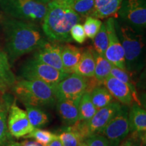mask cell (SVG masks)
<instances>
[{
    "instance_id": "6da1fadb",
    "label": "cell",
    "mask_w": 146,
    "mask_h": 146,
    "mask_svg": "<svg viewBox=\"0 0 146 146\" xmlns=\"http://www.w3.org/2000/svg\"><path fill=\"white\" fill-rule=\"evenodd\" d=\"M2 29L5 52L11 63L36 50L47 41L42 29L34 23L7 18L2 21Z\"/></svg>"
},
{
    "instance_id": "d6a6232c",
    "label": "cell",
    "mask_w": 146,
    "mask_h": 146,
    "mask_svg": "<svg viewBox=\"0 0 146 146\" xmlns=\"http://www.w3.org/2000/svg\"><path fill=\"white\" fill-rule=\"evenodd\" d=\"M21 143L23 146H42L39 143H36L35 141H25Z\"/></svg>"
},
{
    "instance_id": "83f0119b",
    "label": "cell",
    "mask_w": 146,
    "mask_h": 146,
    "mask_svg": "<svg viewBox=\"0 0 146 146\" xmlns=\"http://www.w3.org/2000/svg\"><path fill=\"white\" fill-rule=\"evenodd\" d=\"M102 23H103L99 18L93 17V16L86 17L83 26L87 37L91 39H94V36L99 31Z\"/></svg>"
},
{
    "instance_id": "484cf974",
    "label": "cell",
    "mask_w": 146,
    "mask_h": 146,
    "mask_svg": "<svg viewBox=\"0 0 146 146\" xmlns=\"http://www.w3.org/2000/svg\"><path fill=\"white\" fill-rule=\"evenodd\" d=\"M81 17L91 16L94 9V0H75L68 5Z\"/></svg>"
},
{
    "instance_id": "ffe728a7",
    "label": "cell",
    "mask_w": 146,
    "mask_h": 146,
    "mask_svg": "<svg viewBox=\"0 0 146 146\" xmlns=\"http://www.w3.org/2000/svg\"><path fill=\"white\" fill-rule=\"evenodd\" d=\"M93 54H94L95 63H96L94 78L102 84L106 78L110 75V72L113 65L104 56L98 54L94 48H93Z\"/></svg>"
},
{
    "instance_id": "603a6c76",
    "label": "cell",
    "mask_w": 146,
    "mask_h": 146,
    "mask_svg": "<svg viewBox=\"0 0 146 146\" xmlns=\"http://www.w3.org/2000/svg\"><path fill=\"white\" fill-rule=\"evenodd\" d=\"M25 106L26 107V112L30 123L35 129H39L49 123L50 120L48 115L41 108L31 105Z\"/></svg>"
},
{
    "instance_id": "ac0fdd59",
    "label": "cell",
    "mask_w": 146,
    "mask_h": 146,
    "mask_svg": "<svg viewBox=\"0 0 146 146\" xmlns=\"http://www.w3.org/2000/svg\"><path fill=\"white\" fill-rule=\"evenodd\" d=\"M16 83V77L11 70L8 56L0 50V91L12 88Z\"/></svg>"
},
{
    "instance_id": "f546056e",
    "label": "cell",
    "mask_w": 146,
    "mask_h": 146,
    "mask_svg": "<svg viewBox=\"0 0 146 146\" xmlns=\"http://www.w3.org/2000/svg\"><path fill=\"white\" fill-rule=\"evenodd\" d=\"M8 134L6 111L0 107V146L8 139Z\"/></svg>"
},
{
    "instance_id": "8fae6325",
    "label": "cell",
    "mask_w": 146,
    "mask_h": 146,
    "mask_svg": "<svg viewBox=\"0 0 146 146\" xmlns=\"http://www.w3.org/2000/svg\"><path fill=\"white\" fill-rule=\"evenodd\" d=\"M7 125L9 133L16 138L25 137L35 129L30 123L26 111L18 107L16 103L10 107Z\"/></svg>"
},
{
    "instance_id": "8d00e7d4",
    "label": "cell",
    "mask_w": 146,
    "mask_h": 146,
    "mask_svg": "<svg viewBox=\"0 0 146 146\" xmlns=\"http://www.w3.org/2000/svg\"><path fill=\"white\" fill-rule=\"evenodd\" d=\"M35 1H39V2L42 3H43V4L47 5L48 3H51V1H52V0H35Z\"/></svg>"
},
{
    "instance_id": "ba28073f",
    "label": "cell",
    "mask_w": 146,
    "mask_h": 146,
    "mask_svg": "<svg viewBox=\"0 0 146 146\" xmlns=\"http://www.w3.org/2000/svg\"><path fill=\"white\" fill-rule=\"evenodd\" d=\"M87 78L72 73L53 86L56 99L79 101L86 91Z\"/></svg>"
},
{
    "instance_id": "44dd1931",
    "label": "cell",
    "mask_w": 146,
    "mask_h": 146,
    "mask_svg": "<svg viewBox=\"0 0 146 146\" xmlns=\"http://www.w3.org/2000/svg\"><path fill=\"white\" fill-rule=\"evenodd\" d=\"M97 110L91 101L90 93L85 91L78 103V120L88 121L94 116Z\"/></svg>"
},
{
    "instance_id": "836d02e7",
    "label": "cell",
    "mask_w": 146,
    "mask_h": 146,
    "mask_svg": "<svg viewBox=\"0 0 146 146\" xmlns=\"http://www.w3.org/2000/svg\"><path fill=\"white\" fill-rule=\"evenodd\" d=\"M46 146H63L62 144L61 141H60V139L58 138V136L56 137L55 139L53 140V141L48 144V145Z\"/></svg>"
},
{
    "instance_id": "9c48e42d",
    "label": "cell",
    "mask_w": 146,
    "mask_h": 146,
    "mask_svg": "<svg viewBox=\"0 0 146 146\" xmlns=\"http://www.w3.org/2000/svg\"><path fill=\"white\" fill-rule=\"evenodd\" d=\"M129 132V108L126 105H122L118 112L102 131L101 135L108 140L110 143L119 145Z\"/></svg>"
},
{
    "instance_id": "30bf717a",
    "label": "cell",
    "mask_w": 146,
    "mask_h": 146,
    "mask_svg": "<svg viewBox=\"0 0 146 146\" xmlns=\"http://www.w3.org/2000/svg\"><path fill=\"white\" fill-rule=\"evenodd\" d=\"M114 17H110L105 22L106 26L108 44L104 57L113 66L122 70H126L125 53L121 43L116 33L114 25Z\"/></svg>"
},
{
    "instance_id": "4dcf8cb0",
    "label": "cell",
    "mask_w": 146,
    "mask_h": 146,
    "mask_svg": "<svg viewBox=\"0 0 146 146\" xmlns=\"http://www.w3.org/2000/svg\"><path fill=\"white\" fill-rule=\"evenodd\" d=\"M70 36L72 41L74 40L76 43L82 44L86 41L87 36L84 31L83 26L80 23L74 25L70 30Z\"/></svg>"
},
{
    "instance_id": "7a4b0ae2",
    "label": "cell",
    "mask_w": 146,
    "mask_h": 146,
    "mask_svg": "<svg viewBox=\"0 0 146 146\" xmlns=\"http://www.w3.org/2000/svg\"><path fill=\"white\" fill-rule=\"evenodd\" d=\"M81 21V16L68 5L51 2L47 5L46 13L42 21V31L51 42L70 43L72 41L71 29Z\"/></svg>"
},
{
    "instance_id": "5bb4252c",
    "label": "cell",
    "mask_w": 146,
    "mask_h": 146,
    "mask_svg": "<svg viewBox=\"0 0 146 146\" xmlns=\"http://www.w3.org/2000/svg\"><path fill=\"white\" fill-rule=\"evenodd\" d=\"M78 103L79 101L70 100H58L56 102L58 114L66 125H74L78 120Z\"/></svg>"
},
{
    "instance_id": "d6986e66",
    "label": "cell",
    "mask_w": 146,
    "mask_h": 146,
    "mask_svg": "<svg viewBox=\"0 0 146 146\" xmlns=\"http://www.w3.org/2000/svg\"><path fill=\"white\" fill-rule=\"evenodd\" d=\"M95 59L93 54L92 47H87L82 52L81 58L77 66L74 70V73L79 74L86 78L94 76Z\"/></svg>"
},
{
    "instance_id": "52a82bcc",
    "label": "cell",
    "mask_w": 146,
    "mask_h": 146,
    "mask_svg": "<svg viewBox=\"0 0 146 146\" xmlns=\"http://www.w3.org/2000/svg\"><path fill=\"white\" fill-rule=\"evenodd\" d=\"M117 14L120 21L143 33L146 28L145 0H123Z\"/></svg>"
},
{
    "instance_id": "e575fe53",
    "label": "cell",
    "mask_w": 146,
    "mask_h": 146,
    "mask_svg": "<svg viewBox=\"0 0 146 146\" xmlns=\"http://www.w3.org/2000/svg\"><path fill=\"white\" fill-rule=\"evenodd\" d=\"M133 142V138L132 137H130L129 138L126 139L125 141H123L121 143H119V145L118 146H131V143Z\"/></svg>"
},
{
    "instance_id": "cb8c5ba5",
    "label": "cell",
    "mask_w": 146,
    "mask_h": 146,
    "mask_svg": "<svg viewBox=\"0 0 146 146\" xmlns=\"http://www.w3.org/2000/svg\"><path fill=\"white\" fill-rule=\"evenodd\" d=\"M110 75L118 78V80L123 82L124 83H125L129 87L131 93H132L134 103L135 102L137 104L140 106V102L138 98V94L136 89L135 83H134V81L131 78V75L129 74V71L122 70V69L118 68V67L112 66V70H111L110 72Z\"/></svg>"
},
{
    "instance_id": "4fadbf2b",
    "label": "cell",
    "mask_w": 146,
    "mask_h": 146,
    "mask_svg": "<svg viewBox=\"0 0 146 146\" xmlns=\"http://www.w3.org/2000/svg\"><path fill=\"white\" fill-rule=\"evenodd\" d=\"M113 98L123 105L131 106L134 104L132 93L129 87L118 78L110 75L102 83Z\"/></svg>"
},
{
    "instance_id": "5b68a950",
    "label": "cell",
    "mask_w": 146,
    "mask_h": 146,
    "mask_svg": "<svg viewBox=\"0 0 146 146\" xmlns=\"http://www.w3.org/2000/svg\"><path fill=\"white\" fill-rule=\"evenodd\" d=\"M0 9L9 18L37 24L43 21L47 5L35 0H0Z\"/></svg>"
},
{
    "instance_id": "f35d334b",
    "label": "cell",
    "mask_w": 146,
    "mask_h": 146,
    "mask_svg": "<svg viewBox=\"0 0 146 146\" xmlns=\"http://www.w3.org/2000/svg\"><path fill=\"white\" fill-rule=\"evenodd\" d=\"M74 1H75V0H66V4L69 5L71 3L73 2Z\"/></svg>"
},
{
    "instance_id": "7402d4cb",
    "label": "cell",
    "mask_w": 146,
    "mask_h": 146,
    "mask_svg": "<svg viewBox=\"0 0 146 146\" xmlns=\"http://www.w3.org/2000/svg\"><path fill=\"white\" fill-rule=\"evenodd\" d=\"M90 96L91 101L97 110L106 106L114 101V98L108 90L101 85L95 87L90 92Z\"/></svg>"
},
{
    "instance_id": "ab89813d",
    "label": "cell",
    "mask_w": 146,
    "mask_h": 146,
    "mask_svg": "<svg viewBox=\"0 0 146 146\" xmlns=\"http://www.w3.org/2000/svg\"><path fill=\"white\" fill-rule=\"evenodd\" d=\"M118 144L116 143H109V146H118Z\"/></svg>"
},
{
    "instance_id": "9a60e30c",
    "label": "cell",
    "mask_w": 146,
    "mask_h": 146,
    "mask_svg": "<svg viewBox=\"0 0 146 146\" xmlns=\"http://www.w3.org/2000/svg\"><path fill=\"white\" fill-rule=\"evenodd\" d=\"M123 0H94V9L91 16L104 19L117 14Z\"/></svg>"
},
{
    "instance_id": "4316f807",
    "label": "cell",
    "mask_w": 146,
    "mask_h": 146,
    "mask_svg": "<svg viewBox=\"0 0 146 146\" xmlns=\"http://www.w3.org/2000/svg\"><path fill=\"white\" fill-rule=\"evenodd\" d=\"M57 135L54 134L50 131L35 128L31 133H29L25 137L34 139L36 143H39L42 146H46L51 143L53 140L57 137Z\"/></svg>"
},
{
    "instance_id": "3957f363",
    "label": "cell",
    "mask_w": 146,
    "mask_h": 146,
    "mask_svg": "<svg viewBox=\"0 0 146 146\" xmlns=\"http://www.w3.org/2000/svg\"><path fill=\"white\" fill-rule=\"evenodd\" d=\"M115 29L125 53L126 70L139 72L145 66V43L143 33L137 32L118 18L114 20Z\"/></svg>"
},
{
    "instance_id": "e0dca14e",
    "label": "cell",
    "mask_w": 146,
    "mask_h": 146,
    "mask_svg": "<svg viewBox=\"0 0 146 146\" xmlns=\"http://www.w3.org/2000/svg\"><path fill=\"white\" fill-rule=\"evenodd\" d=\"M129 130L131 133H145L146 111L139 105H131L129 110Z\"/></svg>"
},
{
    "instance_id": "f1b7e54d",
    "label": "cell",
    "mask_w": 146,
    "mask_h": 146,
    "mask_svg": "<svg viewBox=\"0 0 146 146\" xmlns=\"http://www.w3.org/2000/svg\"><path fill=\"white\" fill-rule=\"evenodd\" d=\"M58 136L63 146H77L83 141L75 133L66 128Z\"/></svg>"
},
{
    "instance_id": "74e56055",
    "label": "cell",
    "mask_w": 146,
    "mask_h": 146,
    "mask_svg": "<svg viewBox=\"0 0 146 146\" xmlns=\"http://www.w3.org/2000/svg\"><path fill=\"white\" fill-rule=\"evenodd\" d=\"M77 146H87V144L86 142H85V141H81Z\"/></svg>"
},
{
    "instance_id": "277c9868",
    "label": "cell",
    "mask_w": 146,
    "mask_h": 146,
    "mask_svg": "<svg viewBox=\"0 0 146 146\" xmlns=\"http://www.w3.org/2000/svg\"><path fill=\"white\" fill-rule=\"evenodd\" d=\"M13 88L18 99L25 105L51 107L57 102L53 86L39 80L21 79Z\"/></svg>"
},
{
    "instance_id": "7c38bea8",
    "label": "cell",
    "mask_w": 146,
    "mask_h": 146,
    "mask_svg": "<svg viewBox=\"0 0 146 146\" xmlns=\"http://www.w3.org/2000/svg\"><path fill=\"white\" fill-rule=\"evenodd\" d=\"M61 50L62 45L54 42L46 41L42 46L35 50L33 58L41 62L65 72L62 61Z\"/></svg>"
},
{
    "instance_id": "8992f818",
    "label": "cell",
    "mask_w": 146,
    "mask_h": 146,
    "mask_svg": "<svg viewBox=\"0 0 146 146\" xmlns=\"http://www.w3.org/2000/svg\"><path fill=\"white\" fill-rule=\"evenodd\" d=\"M19 73L22 79L39 80L52 86L57 85L70 74L41 62L34 58H29L23 64Z\"/></svg>"
},
{
    "instance_id": "d4e9b609",
    "label": "cell",
    "mask_w": 146,
    "mask_h": 146,
    "mask_svg": "<svg viewBox=\"0 0 146 146\" xmlns=\"http://www.w3.org/2000/svg\"><path fill=\"white\" fill-rule=\"evenodd\" d=\"M93 41H94V50L98 54L104 56L108 44L106 26L105 23H102L99 31L94 36Z\"/></svg>"
},
{
    "instance_id": "2e32d148",
    "label": "cell",
    "mask_w": 146,
    "mask_h": 146,
    "mask_svg": "<svg viewBox=\"0 0 146 146\" xmlns=\"http://www.w3.org/2000/svg\"><path fill=\"white\" fill-rule=\"evenodd\" d=\"M83 50L70 44L62 45L61 57L64 72L68 74L74 73L81 58Z\"/></svg>"
},
{
    "instance_id": "1f68e13d",
    "label": "cell",
    "mask_w": 146,
    "mask_h": 146,
    "mask_svg": "<svg viewBox=\"0 0 146 146\" xmlns=\"http://www.w3.org/2000/svg\"><path fill=\"white\" fill-rule=\"evenodd\" d=\"M87 146H109V141L101 134H95L85 140Z\"/></svg>"
},
{
    "instance_id": "d590c367",
    "label": "cell",
    "mask_w": 146,
    "mask_h": 146,
    "mask_svg": "<svg viewBox=\"0 0 146 146\" xmlns=\"http://www.w3.org/2000/svg\"><path fill=\"white\" fill-rule=\"evenodd\" d=\"M8 146H23L21 143H18V142L15 141H11L8 144Z\"/></svg>"
}]
</instances>
